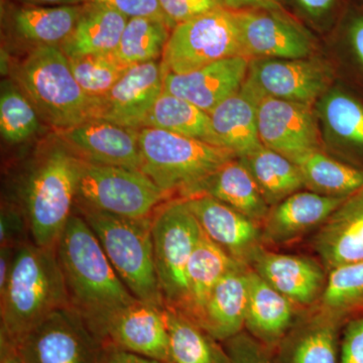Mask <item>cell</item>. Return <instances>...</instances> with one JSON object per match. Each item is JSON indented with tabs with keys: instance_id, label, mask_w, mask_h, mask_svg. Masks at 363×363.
I'll return each mask as SVG.
<instances>
[{
	"instance_id": "6da1fadb",
	"label": "cell",
	"mask_w": 363,
	"mask_h": 363,
	"mask_svg": "<svg viewBox=\"0 0 363 363\" xmlns=\"http://www.w3.org/2000/svg\"><path fill=\"white\" fill-rule=\"evenodd\" d=\"M70 307L96 336L116 313L136 298L116 274L97 236L74 212L57 243Z\"/></svg>"
},
{
	"instance_id": "7a4b0ae2",
	"label": "cell",
	"mask_w": 363,
	"mask_h": 363,
	"mask_svg": "<svg viewBox=\"0 0 363 363\" xmlns=\"http://www.w3.org/2000/svg\"><path fill=\"white\" fill-rule=\"evenodd\" d=\"M70 307L56 248L32 240L16 247L11 276L0 293V338L14 346L45 318Z\"/></svg>"
},
{
	"instance_id": "3957f363",
	"label": "cell",
	"mask_w": 363,
	"mask_h": 363,
	"mask_svg": "<svg viewBox=\"0 0 363 363\" xmlns=\"http://www.w3.org/2000/svg\"><path fill=\"white\" fill-rule=\"evenodd\" d=\"M16 77L40 118L61 133L101 116L104 99L79 85L58 45H38L21 62Z\"/></svg>"
},
{
	"instance_id": "277c9868",
	"label": "cell",
	"mask_w": 363,
	"mask_h": 363,
	"mask_svg": "<svg viewBox=\"0 0 363 363\" xmlns=\"http://www.w3.org/2000/svg\"><path fill=\"white\" fill-rule=\"evenodd\" d=\"M81 159L65 142L45 150L26 177L23 210L38 247L56 248L74 213Z\"/></svg>"
},
{
	"instance_id": "5b68a950",
	"label": "cell",
	"mask_w": 363,
	"mask_h": 363,
	"mask_svg": "<svg viewBox=\"0 0 363 363\" xmlns=\"http://www.w3.org/2000/svg\"><path fill=\"white\" fill-rule=\"evenodd\" d=\"M140 171L169 199L199 194L205 183L227 162L238 159L231 150L154 128L138 130Z\"/></svg>"
},
{
	"instance_id": "8992f818",
	"label": "cell",
	"mask_w": 363,
	"mask_h": 363,
	"mask_svg": "<svg viewBox=\"0 0 363 363\" xmlns=\"http://www.w3.org/2000/svg\"><path fill=\"white\" fill-rule=\"evenodd\" d=\"M78 212L97 236L112 267L133 297L164 308L155 264L152 216L133 219L89 209H78Z\"/></svg>"
},
{
	"instance_id": "52a82bcc",
	"label": "cell",
	"mask_w": 363,
	"mask_h": 363,
	"mask_svg": "<svg viewBox=\"0 0 363 363\" xmlns=\"http://www.w3.org/2000/svg\"><path fill=\"white\" fill-rule=\"evenodd\" d=\"M169 198L140 169L81 159L75 208L126 218H149Z\"/></svg>"
},
{
	"instance_id": "ba28073f",
	"label": "cell",
	"mask_w": 363,
	"mask_h": 363,
	"mask_svg": "<svg viewBox=\"0 0 363 363\" xmlns=\"http://www.w3.org/2000/svg\"><path fill=\"white\" fill-rule=\"evenodd\" d=\"M203 231L183 198L169 200L152 217L155 264L164 306L183 312L187 302V269Z\"/></svg>"
},
{
	"instance_id": "9c48e42d",
	"label": "cell",
	"mask_w": 363,
	"mask_h": 363,
	"mask_svg": "<svg viewBox=\"0 0 363 363\" xmlns=\"http://www.w3.org/2000/svg\"><path fill=\"white\" fill-rule=\"evenodd\" d=\"M238 56H243L240 30L234 11L224 7L177 25L161 63L164 74H186Z\"/></svg>"
},
{
	"instance_id": "30bf717a",
	"label": "cell",
	"mask_w": 363,
	"mask_h": 363,
	"mask_svg": "<svg viewBox=\"0 0 363 363\" xmlns=\"http://www.w3.org/2000/svg\"><path fill=\"white\" fill-rule=\"evenodd\" d=\"M16 348L23 363H100L104 345L68 307L45 318Z\"/></svg>"
},
{
	"instance_id": "8fae6325",
	"label": "cell",
	"mask_w": 363,
	"mask_h": 363,
	"mask_svg": "<svg viewBox=\"0 0 363 363\" xmlns=\"http://www.w3.org/2000/svg\"><path fill=\"white\" fill-rule=\"evenodd\" d=\"M233 11L247 59L311 57L315 47L311 33L292 13L269 9Z\"/></svg>"
},
{
	"instance_id": "7c38bea8",
	"label": "cell",
	"mask_w": 363,
	"mask_h": 363,
	"mask_svg": "<svg viewBox=\"0 0 363 363\" xmlns=\"http://www.w3.org/2000/svg\"><path fill=\"white\" fill-rule=\"evenodd\" d=\"M334 70L318 58L250 60L247 82L260 97L312 105L328 92Z\"/></svg>"
},
{
	"instance_id": "4fadbf2b",
	"label": "cell",
	"mask_w": 363,
	"mask_h": 363,
	"mask_svg": "<svg viewBox=\"0 0 363 363\" xmlns=\"http://www.w3.org/2000/svg\"><path fill=\"white\" fill-rule=\"evenodd\" d=\"M257 128L262 145L291 161L321 149L317 114L311 105L262 98L257 108Z\"/></svg>"
},
{
	"instance_id": "5bb4252c",
	"label": "cell",
	"mask_w": 363,
	"mask_h": 363,
	"mask_svg": "<svg viewBox=\"0 0 363 363\" xmlns=\"http://www.w3.org/2000/svg\"><path fill=\"white\" fill-rule=\"evenodd\" d=\"M250 267L302 311L319 304L328 272L316 260L260 247Z\"/></svg>"
},
{
	"instance_id": "9a60e30c",
	"label": "cell",
	"mask_w": 363,
	"mask_h": 363,
	"mask_svg": "<svg viewBox=\"0 0 363 363\" xmlns=\"http://www.w3.org/2000/svg\"><path fill=\"white\" fill-rule=\"evenodd\" d=\"M203 233L238 264L250 267L262 243V225L211 196L188 198Z\"/></svg>"
},
{
	"instance_id": "2e32d148",
	"label": "cell",
	"mask_w": 363,
	"mask_h": 363,
	"mask_svg": "<svg viewBox=\"0 0 363 363\" xmlns=\"http://www.w3.org/2000/svg\"><path fill=\"white\" fill-rule=\"evenodd\" d=\"M98 340L143 357L169 362V336L164 308L136 300L107 322Z\"/></svg>"
},
{
	"instance_id": "e0dca14e",
	"label": "cell",
	"mask_w": 363,
	"mask_h": 363,
	"mask_svg": "<svg viewBox=\"0 0 363 363\" xmlns=\"http://www.w3.org/2000/svg\"><path fill=\"white\" fill-rule=\"evenodd\" d=\"M162 91L164 71L161 62L131 66L102 98L100 119L123 128L140 130Z\"/></svg>"
},
{
	"instance_id": "ac0fdd59",
	"label": "cell",
	"mask_w": 363,
	"mask_h": 363,
	"mask_svg": "<svg viewBox=\"0 0 363 363\" xmlns=\"http://www.w3.org/2000/svg\"><path fill=\"white\" fill-rule=\"evenodd\" d=\"M346 323L326 310H306L279 346L278 363H340Z\"/></svg>"
},
{
	"instance_id": "d6986e66",
	"label": "cell",
	"mask_w": 363,
	"mask_h": 363,
	"mask_svg": "<svg viewBox=\"0 0 363 363\" xmlns=\"http://www.w3.org/2000/svg\"><path fill=\"white\" fill-rule=\"evenodd\" d=\"M250 60L238 56L220 60L186 74H164V90L211 113L235 94L247 80Z\"/></svg>"
},
{
	"instance_id": "ffe728a7",
	"label": "cell",
	"mask_w": 363,
	"mask_h": 363,
	"mask_svg": "<svg viewBox=\"0 0 363 363\" xmlns=\"http://www.w3.org/2000/svg\"><path fill=\"white\" fill-rule=\"evenodd\" d=\"M138 130L104 119H93L62 131L61 135L63 142L84 161L140 171Z\"/></svg>"
},
{
	"instance_id": "44dd1931",
	"label": "cell",
	"mask_w": 363,
	"mask_h": 363,
	"mask_svg": "<svg viewBox=\"0 0 363 363\" xmlns=\"http://www.w3.org/2000/svg\"><path fill=\"white\" fill-rule=\"evenodd\" d=\"M347 198V197H346ZM346 198L296 192L271 207L262 224L264 247L288 245L319 228Z\"/></svg>"
},
{
	"instance_id": "7402d4cb",
	"label": "cell",
	"mask_w": 363,
	"mask_h": 363,
	"mask_svg": "<svg viewBox=\"0 0 363 363\" xmlns=\"http://www.w3.org/2000/svg\"><path fill=\"white\" fill-rule=\"evenodd\" d=\"M313 247L327 272L363 260V187L318 228Z\"/></svg>"
},
{
	"instance_id": "603a6c76",
	"label": "cell",
	"mask_w": 363,
	"mask_h": 363,
	"mask_svg": "<svg viewBox=\"0 0 363 363\" xmlns=\"http://www.w3.org/2000/svg\"><path fill=\"white\" fill-rule=\"evenodd\" d=\"M302 312L250 267L245 325L250 335L276 353Z\"/></svg>"
},
{
	"instance_id": "cb8c5ba5",
	"label": "cell",
	"mask_w": 363,
	"mask_h": 363,
	"mask_svg": "<svg viewBox=\"0 0 363 363\" xmlns=\"http://www.w3.org/2000/svg\"><path fill=\"white\" fill-rule=\"evenodd\" d=\"M250 267L236 264L214 286L195 323L219 342L245 330Z\"/></svg>"
},
{
	"instance_id": "d4e9b609",
	"label": "cell",
	"mask_w": 363,
	"mask_h": 363,
	"mask_svg": "<svg viewBox=\"0 0 363 363\" xmlns=\"http://www.w3.org/2000/svg\"><path fill=\"white\" fill-rule=\"evenodd\" d=\"M319 116L345 162L363 169V95L332 88L319 101Z\"/></svg>"
},
{
	"instance_id": "484cf974",
	"label": "cell",
	"mask_w": 363,
	"mask_h": 363,
	"mask_svg": "<svg viewBox=\"0 0 363 363\" xmlns=\"http://www.w3.org/2000/svg\"><path fill=\"white\" fill-rule=\"evenodd\" d=\"M262 97L247 80L235 94L221 102L210 113L214 130L224 147L238 159L262 147L257 128V108Z\"/></svg>"
},
{
	"instance_id": "4316f807",
	"label": "cell",
	"mask_w": 363,
	"mask_h": 363,
	"mask_svg": "<svg viewBox=\"0 0 363 363\" xmlns=\"http://www.w3.org/2000/svg\"><path fill=\"white\" fill-rule=\"evenodd\" d=\"M130 18L109 9L91 4L61 49L68 58L88 55L111 54L116 51Z\"/></svg>"
},
{
	"instance_id": "83f0119b",
	"label": "cell",
	"mask_w": 363,
	"mask_h": 363,
	"mask_svg": "<svg viewBox=\"0 0 363 363\" xmlns=\"http://www.w3.org/2000/svg\"><path fill=\"white\" fill-rule=\"evenodd\" d=\"M198 195L211 196L260 225L271 210L257 182L238 157L219 169Z\"/></svg>"
},
{
	"instance_id": "f1b7e54d",
	"label": "cell",
	"mask_w": 363,
	"mask_h": 363,
	"mask_svg": "<svg viewBox=\"0 0 363 363\" xmlns=\"http://www.w3.org/2000/svg\"><path fill=\"white\" fill-rule=\"evenodd\" d=\"M169 363H228L223 345L175 308L164 307Z\"/></svg>"
},
{
	"instance_id": "f546056e",
	"label": "cell",
	"mask_w": 363,
	"mask_h": 363,
	"mask_svg": "<svg viewBox=\"0 0 363 363\" xmlns=\"http://www.w3.org/2000/svg\"><path fill=\"white\" fill-rule=\"evenodd\" d=\"M143 128H160L224 147L209 113L164 90L150 112Z\"/></svg>"
},
{
	"instance_id": "4dcf8cb0",
	"label": "cell",
	"mask_w": 363,
	"mask_h": 363,
	"mask_svg": "<svg viewBox=\"0 0 363 363\" xmlns=\"http://www.w3.org/2000/svg\"><path fill=\"white\" fill-rule=\"evenodd\" d=\"M300 169L305 188L317 194L346 198L363 187V169L311 150L293 161Z\"/></svg>"
},
{
	"instance_id": "1f68e13d",
	"label": "cell",
	"mask_w": 363,
	"mask_h": 363,
	"mask_svg": "<svg viewBox=\"0 0 363 363\" xmlns=\"http://www.w3.org/2000/svg\"><path fill=\"white\" fill-rule=\"evenodd\" d=\"M238 262L203 233L189 262L188 295L184 314L195 322L214 286Z\"/></svg>"
},
{
	"instance_id": "d6a6232c",
	"label": "cell",
	"mask_w": 363,
	"mask_h": 363,
	"mask_svg": "<svg viewBox=\"0 0 363 363\" xmlns=\"http://www.w3.org/2000/svg\"><path fill=\"white\" fill-rule=\"evenodd\" d=\"M240 160L252 174L271 207L305 188L297 164L264 145Z\"/></svg>"
},
{
	"instance_id": "836d02e7",
	"label": "cell",
	"mask_w": 363,
	"mask_h": 363,
	"mask_svg": "<svg viewBox=\"0 0 363 363\" xmlns=\"http://www.w3.org/2000/svg\"><path fill=\"white\" fill-rule=\"evenodd\" d=\"M86 7H28L14 16L16 28L26 40L40 45H58L71 35Z\"/></svg>"
},
{
	"instance_id": "e575fe53",
	"label": "cell",
	"mask_w": 363,
	"mask_h": 363,
	"mask_svg": "<svg viewBox=\"0 0 363 363\" xmlns=\"http://www.w3.org/2000/svg\"><path fill=\"white\" fill-rule=\"evenodd\" d=\"M169 30L168 23L162 21L130 18L113 54L128 67L157 61L164 54L171 35Z\"/></svg>"
},
{
	"instance_id": "d590c367",
	"label": "cell",
	"mask_w": 363,
	"mask_h": 363,
	"mask_svg": "<svg viewBox=\"0 0 363 363\" xmlns=\"http://www.w3.org/2000/svg\"><path fill=\"white\" fill-rule=\"evenodd\" d=\"M316 307L346 321L363 315V260L332 269Z\"/></svg>"
},
{
	"instance_id": "8d00e7d4",
	"label": "cell",
	"mask_w": 363,
	"mask_h": 363,
	"mask_svg": "<svg viewBox=\"0 0 363 363\" xmlns=\"http://www.w3.org/2000/svg\"><path fill=\"white\" fill-rule=\"evenodd\" d=\"M40 128L35 105L13 83L2 82L0 94V131L6 143L16 145L32 138Z\"/></svg>"
},
{
	"instance_id": "74e56055",
	"label": "cell",
	"mask_w": 363,
	"mask_h": 363,
	"mask_svg": "<svg viewBox=\"0 0 363 363\" xmlns=\"http://www.w3.org/2000/svg\"><path fill=\"white\" fill-rule=\"evenodd\" d=\"M69 60L79 85L91 96L97 98H104L130 68L121 63L113 52Z\"/></svg>"
},
{
	"instance_id": "f35d334b",
	"label": "cell",
	"mask_w": 363,
	"mask_h": 363,
	"mask_svg": "<svg viewBox=\"0 0 363 363\" xmlns=\"http://www.w3.org/2000/svg\"><path fill=\"white\" fill-rule=\"evenodd\" d=\"M339 40L348 54L353 75L363 87V4L350 0L337 25Z\"/></svg>"
},
{
	"instance_id": "ab89813d",
	"label": "cell",
	"mask_w": 363,
	"mask_h": 363,
	"mask_svg": "<svg viewBox=\"0 0 363 363\" xmlns=\"http://www.w3.org/2000/svg\"><path fill=\"white\" fill-rule=\"evenodd\" d=\"M286 9L291 4L297 18L307 21L316 28L337 25L350 0H284Z\"/></svg>"
},
{
	"instance_id": "60d3db41",
	"label": "cell",
	"mask_w": 363,
	"mask_h": 363,
	"mask_svg": "<svg viewBox=\"0 0 363 363\" xmlns=\"http://www.w3.org/2000/svg\"><path fill=\"white\" fill-rule=\"evenodd\" d=\"M228 363H278L276 353L243 330L222 342Z\"/></svg>"
},
{
	"instance_id": "b9f144b4",
	"label": "cell",
	"mask_w": 363,
	"mask_h": 363,
	"mask_svg": "<svg viewBox=\"0 0 363 363\" xmlns=\"http://www.w3.org/2000/svg\"><path fill=\"white\" fill-rule=\"evenodd\" d=\"M160 4L172 30L179 23L226 7L225 0H160Z\"/></svg>"
},
{
	"instance_id": "7bdbcfd3",
	"label": "cell",
	"mask_w": 363,
	"mask_h": 363,
	"mask_svg": "<svg viewBox=\"0 0 363 363\" xmlns=\"http://www.w3.org/2000/svg\"><path fill=\"white\" fill-rule=\"evenodd\" d=\"M88 1L109 7L128 18H155V20L164 21L169 26V21L162 11L160 0H88Z\"/></svg>"
},
{
	"instance_id": "ee69618b",
	"label": "cell",
	"mask_w": 363,
	"mask_h": 363,
	"mask_svg": "<svg viewBox=\"0 0 363 363\" xmlns=\"http://www.w3.org/2000/svg\"><path fill=\"white\" fill-rule=\"evenodd\" d=\"M28 234L30 236L28 223L21 208L2 207L0 215V247H20L28 241Z\"/></svg>"
},
{
	"instance_id": "f6af8a7d",
	"label": "cell",
	"mask_w": 363,
	"mask_h": 363,
	"mask_svg": "<svg viewBox=\"0 0 363 363\" xmlns=\"http://www.w3.org/2000/svg\"><path fill=\"white\" fill-rule=\"evenodd\" d=\"M340 363H363V315L344 327Z\"/></svg>"
},
{
	"instance_id": "bcb514c9",
	"label": "cell",
	"mask_w": 363,
	"mask_h": 363,
	"mask_svg": "<svg viewBox=\"0 0 363 363\" xmlns=\"http://www.w3.org/2000/svg\"><path fill=\"white\" fill-rule=\"evenodd\" d=\"M100 363H169L143 357L112 346H104Z\"/></svg>"
},
{
	"instance_id": "7dc6e473",
	"label": "cell",
	"mask_w": 363,
	"mask_h": 363,
	"mask_svg": "<svg viewBox=\"0 0 363 363\" xmlns=\"http://www.w3.org/2000/svg\"><path fill=\"white\" fill-rule=\"evenodd\" d=\"M225 6L231 11L269 9L289 13L284 0H225Z\"/></svg>"
},
{
	"instance_id": "c3c4849f",
	"label": "cell",
	"mask_w": 363,
	"mask_h": 363,
	"mask_svg": "<svg viewBox=\"0 0 363 363\" xmlns=\"http://www.w3.org/2000/svg\"><path fill=\"white\" fill-rule=\"evenodd\" d=\"M16 250V247L11 245L0 247V293L4 292L11 276Z\"/></svg>"
},
{
	"instance_id": "681fc988",
	"label": "cell",
	"mask_w": 363,
	"mask_h": 363,
	"mask_svg": "<svg viewBox=\"0 0 363 363\" xmlns=\"http://www.w3.org/2000/svg\"><path fill=\"white\" fill-rule=\"evenodd\" d=\"M0 363H23L16 346L1 338H0Z\"/></svg>"
},
{
	"instance_id": "f907efd6",
	"label": "cell",
	"mask_w": 363,
	"mask_h": 363,
	"mask_svg": "<svg viewBox=\"0 0 363 363\" xmlns=\"http://www.w3.org/2000/svg\"><path fill=\"white\" fill-rule=\"evenodd\" d=\"M40 4H60V6H78L88 0H33Z\"/></svg>"
},
{
	"instance_id": "816d5d0a",
	"label": "cell",
	"mask_w": 363,
	"mask_h": 363,
	"mask_svg": "<svg viewBox=\"0 0 363 363\" xmlns=\"http://www.w3.org/2000/svg\"><path fill=\"white\" fill-rule=\"evenodd\" d=\"M355 1L360 2V4H363V0H355Z\"/></svg>"
}]
</instances>
